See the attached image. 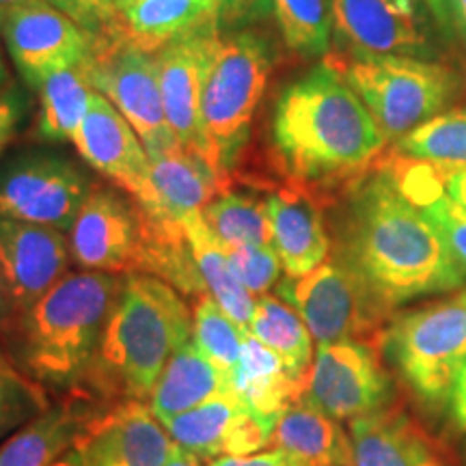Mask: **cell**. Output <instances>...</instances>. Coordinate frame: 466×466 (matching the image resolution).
I'll return each instance as SVG.
<instances>
[{"label":"cell","instance_id":"42","mask_svg":"<svg viewBox=\"0 0 466 466\" xmlns=\"http://www.w3.org/2000/svg\"><path fill=\"white\" fill-rule=\"evenodd\" d=\"M445 31L458 33L466 42V0H445Z\"/></svg>","mask_w":466,"mask_h":466},{"label":"cell","instance_id":"45","mask_svg":"<svg viewBox=\"0 0 466 466\" xmlns=\"http://www.w3.org/2000/svg\"><path fill=\"white\" fill-rule=\"evenodd\" d=\"M165 466H203V462L197 456H192L190 451L182 450V447H175L173 456L168 458Z\"/></svg>","mask_w":466,"mask_h":466},{"label":"cell","instance_id":"51","mask_svg":"<svg viewBox=\"0 0 466 466\" xmlns=\"http://www.w3.org/2000/svg\"><path fill=\"white\" fill-rule=\"evenodd\" d=\"M134 0H116V11H121V9H126L127 5H132Z\"/></svg>","mask_w":466,"mask_h":466},{"label":"cell","instance_id":"22","mask_svg":"<svg viewBox=\"0 0 466 466\" xmlns=\"http://www.w3.org/2000/svg\"><path fill=\"white\" fill-rule=\"evenodd\" d=\"M339 37L352 55H423L425 39L410 15H401L382 0H330Z\"/></svg>","mask_w":466,"mask_h":466},{"label":"cell","instance_id":"38","mask_svg":"<svg viewBox=\"0 0 466 466\" xmlns=\"http://www.w3.org/2000/svg\"><path fill=\"white\" fill-rule=\"evenodd\" d=\"M272 11V0H217V17L225 26H244Z\"/></svg>","mask_w":466,"mask_h":466},{"label":"cell","instance_id":"52","mask_svg":"<svg viewBox=\"0 0 466 466\" xmlns=\"http://www.w3.org/2000/svg\"><path fill=\"white\" fill-rule=\"evenodd\" d=\"M3 20H5V11L0 9V35H3Z\"/></svg>","mask_w":466,"mask_h":466},{"label":"cell","instance_id":"41","mask_svg":"<svg viewBox=\"0 0 466 466\" xmlns=\"http://www.w3.org/2000/svg\"><path fill=\"white\" fill-rule=\"evenodd\" d=\"M447 408H450V419L453 428H456L458 432H466V365L456 378V384H453L451 389Z\"/></svg>","mask_w":466,"mask_h":466},{"label":"cell","instance_id":"6","mask_svg":"<svg viewBox=\"0 0 466 466\" xmlns=\"http://www.w3.org/2000/svg\"><path fill=\"white\" fill-rule=\"evenodd\" d=\"M357 91L387 141H400L441 113L456 96L460 80L441 63L404 55L329 56Z\"/></svg>","mask_w":466,"mask_h":466},{"label":"cell","instance_id":"49","mask_svg":"<svg viewBox=\"0 0 466 466\" xmlns=\"http://www.w3.org/2000/svg\"><path fill=\"white\" fill-rule=\"evenodd\" d=\"M428 5L430 9H432L436 22H439L441 26H445V0H428Z\"/></svg>","mask_w":466,"mask_h":466},{"label":"cell","instance_id":"26","mask_svg":"<svg viewBox=\"0 0 466 466\" xmlns=\"http://www.w3.org/2000/svg\"><path fill=\"white\" fill-rule=\"evenodd\" d=\"M233 393L261 415L279 417L285 408L302 400L305 378L294 376L277 352L247 330L242 357L231 370Z\"/></svg>","mask_w":466,"mask_h":466},{"label":"cell","instance_id":"36","mask_svg":"<svg viewBox=\"0 0 466 466\" xmlns=\"http://www.w3.org/2000/svg\"><path fill=\"white\" fill-rule=\"evenodd\" d=\"M423 212L439 227L453 255L466 268V208L453 201L450 195H445L439 201H434L432 206L423 208Z\"/></svg>","mask_w":466,"mask_h":466},{"label":"cell","instance_id":"12","mask_svg":"<svg viewBox=\"0 0 466 466\" xmlns=\"http://www.w3.org/2000/svg\"><path fill=\"white\" fill-rule=\"evenodd\" d=\"M3 39L31 89H39L50 76L83 66L91 50V35L50 3L7 11Z\"/></svg>","mask_w":466,"mask_h":466},{"label":"cell","instance_id":"39","mask_svg":"<svg viewBox=\"0 0 466 466\" xmlns=\"http://www.w3.org/2000/svg\"><path fill=\"white\" fill-rule=\"evenodd\" d=\"M206 466H309L300 458L283 450H268L250 453V456H225L217 458Z\"/></svg>","mask_w":466,"mask_h":466},{"label":"cell","instance_id":"7","mask_svg":"<svg viewBox=\"0 0 466 466\" xmlns=\"http://www.w3.org/2000/svg\"><path fill=\"white\" fill-rule=\"evenodd\" d=\"M270 69V50L258 35H214L201 86V126L214 165L223 171L247 137Z\"/></svg>","mask_w":466,"mask_h":466},{"label":"cell","instance_id":"44","mask_svg":"<svg viewBox=\"0 0 466 466\" xmlns=\"http://www.w3.org/2000/svg\"><path fill=\"white\" fill-rule=\"evenodd\" d=\"M15 313L14 300H11L7 288H5L3 279H0V329L9 322V318Z\"/></svg>","mask_w":466,"mask_h":466},{"label":"cell","instance_id":"23","mask_svg":"<svg viewBox=\"0 0 466 466\" xmlns=\"http://www.w3.org/2000/svg\"><path fill=\"white\" fill-rule=\"evenodd\" d=\"M233 393L231 374L214 365L192 337L173 352L149 395V408L158 421H167L209 400Z\"/></svg>","mask_w":466,"mask_h":466},{"label":"cell","instance_id":"47","mask_svg":"<svg viewBox=\"0 0 466 466\" xmlns=\"http://www.w3.org/2000/svg\"><path fill=\"white\" fill-rule=\"evenodd\" d=\"M44 3H48V0H0V9L7 14L11 9L28 7V5H44Z\"/></svg>","mask_w":466,"mask_h":466},{"label":"cell","instance_id":"43","mask_svg":"<svg viewBox=\"0 0 466 466\" xmlns=\"http://www.w3.org/2000/svg\"><path fill=\"white\" fill-rule=\"evenodd\" d=\"M447 195L466 208V167H447Z\"/></svg>","mask_w":466,"mask_h":466},{"label":"cell","instance_id":"11","mask_svg":"<svg viewBox=\"0 0 466 466\" xmlns=\"http://www.w3.org/2000/svg\"><path fill=\"white\" fill-rule=\"evenodd\" d=\"M302 400L337 421H352L393 404L398 384L382 348L339 341L316 348Z\"/></svg>","mask_w":466,"mask_h":466},{"label":"cell","instance_id":"17","mask_svg":"<svg viewBox=\"0 0 466 466\" xmlns=\"http://www.w3.org/2000/svg\"><path fill=\"white\" fill-rule=\"evenodd\" d=\"M217 26L218 25H212L186 35L156 52L167 124L184 149L203 156L214 168L218 167L214 165L201 126V86L209 44H212L214 35H218Z\"/></svg>","mask_w":466,"mask_h":466},{"label":"cell","instance_id":"2","mask_svg":"<svg viewBox=\"0 0 466 466\" xmlns=\"http://www.w3.org/2000/svg\"><path fill=\"white\" fill-rule=\"evenodd\" d=\"M272 137L291 182L313 192L354 182L376 165L389 143L330 61L281 93Z\"/></svg>","mask_w":466,"mask_h":466},{"label":"cell","instance_id":"18","mask_svg":"<svg viewBox=\"0 0 466 466\" xmlns=\"http://www.w3.org/2000/svg\"><path fill=\"white\" fill-rule=\"evenodd\" d=\"M69 240L52 227L0 217V279L15 313L39 300L67 272Z\"/></svg>","mask_w":466,"mask_h":466},{"label":"cell","instance_id":"50","mask_svg":"<svg viewBox=\"0 0 466 466\" xmlns=\"http://www.w3.org/2000/svg\"><path fill=\"white\" fill-rule=\"evenodd\" d=\"M7 80V69H5V63H3V56H0V85Z\"/></svg>","mask_w":466,"mask_h":466},{"label":"cell","instance_id":"20","mask_svg":"<svg viewBox=\"0 0 466 466\" xmlns=\"http://www.w3.org/2000/svg\"><path fill=\"white\" fill-rule=\"evenodd\" d=\"M102 406L106 404L83 389L61 395L0 445V466H52L72 450Z\"/></svg>","mask_w":466,"mask_h":466},{"label":"cell","instance_id":"19","mask_svg":"<svg viewBox=\"0 0 466 466\" xmlns=\"http://www.w3.org/2000/svg\"><path fill=\"white\" fill-rule=\"evenodd\" d=\"M270 244L281 259L285 277H302L329 259L333 238L316 192L291 182L266 199Z\"/></svg>","mask_w":466,"mask_h":466},{"label":"cell","instance_id":"21","mask_svg":"<svg viewBox=\"0 0 466 466\" xmlns=\"http://www.w3.org/2000/svg\"><path fill=\"white\" fill-rule=\"evenodd\" d=\"M151 184H154L158 212L151 214L171 229L184 231V223L209 201L229 188L227 173L214 168L195 151L173 147L165 154L149 158Z\"/></svg>","mask_w":466,"mask_h":466},{"label":"cell","instance_id":"40","mask_svg":"<svg viewBox=\"0 0 466 466\" xmlns=\"http://www.w3.org/2000/svg\"><path fill=\"white\" fill-rule=\"evenodd\" d=\"M22 97L14 89L0 91V154L11 143L22 121Z\"/></svg>","mask_w":466,"mask_h":466},{"label":"cell","instance_id":"30","mask_svg":"<svg viewBox=\"0 0 466 466\" xmlns=\"http://www.w3.org/2000/svg\"><path fill=\"white\" fill-rule=\"evenodd\" d=\"M201 218L225 248L272 247L266 201L248 192H223L201 209Z\"/></svg>","mask_w":466,"mask_h":466},{"label":"cell","instance_id":"24","mask_svg":"<svg viewBox=\"0 0 466 466\" xmlns=\"http://www.w3.org/2000/svg\"><path fill=\"white\" fill-rule=\"evenodd\" d=\"M115 25L134 46L156 55L186 35L218 25L217 0H134L116 11Z\"/></svg>","mask_w":466,"mask_h":466},{"label":"cell","instance_id":"3","mask_svg":"<svg viewBox=\"0 0 466 466\" xmlns=\"http://www.w3.org/2000/svg\"><path fill=\"white\" fill-rule=\"evenodd\" d=\"M126 275L66 272L0 329L7 360L48 393L83 387Z\"/></svg>","mask_w":466,"mask_h":466},{"label":"cell","instance_id":"15","mask_svg":"<svg viewBox=\"0 0 466 466\" xmlns=\"http://www.w3.org/2000/svg\"><path fill=\"white\" fill-rule=\"evenodd\" d=\"M279 417L261 415L238 395H223L162 421L173 442L201 462L270 450Z\"/></svg>","mask_w":466,"mask_h":466},{"label":"cell","instance_id":"8","mask_svg":"<svg viewBox=\"0 0 466 466\" xmlns=\"http://www.w3.org/2000/svg\"><path fill=\"white\" fill-rule=\"evenodd\" d=\"M83 67L93 89L102 93L134 127L149 158L179 147L162 106L156 55L134 46L113 22L91 37Z\"/></svg>","mask_w":466,"mask_h":466},{"label":"cell","instance_id":"4","mask_svg":"<svg viewBox=\"0 0 466 466\" xmlns=\"http://www.w3.org/2000/svg\"><path fill=\"white\" fill-rule=\"evenodd\" d=\"M192 337V309L171 283L126 275L83 391L104 404L149 400L173 352Z\"/></svg>","mask_w":466,"mask_h":466},{"label":"cell","instance_id":"32","mask_svg":"<svg viewBox=\"0 0 466 466\" xmlns=\"http://www.w3.org/2000/svg\"><path fill=\"white\" fill-rule=\"evenodd\" d=\"M272 11L289 50L305 58L329 52L333 14L326 0H272Z\"/></svg>","mask_w":466,"mask_h":466},{"label":"cell","instance_id":"14","mask_svg":"<svg viewBox=\"0 0 466 466\" xmlns=\"http://www.w3.org/2000/svg\"><path fill=\"white\" fill-rule=\"evenodd\" d=\"M86 165L137 199L149 214L158 212L151 162L143 141L124 115L102 93H93L83 126L74 138Z\"/></svg>","mask_w":466,"mask_h":466},{"label":"cell","instance_id":"16","mask_svg":"<svg viewBox=\"0 0 466 466\" xmlns=\"http://www.w3.org/2000/svg\"><path fill=\"white\" fill-rule=\"evenodd\" d=\"M354 466H462L445 441L425 428L400 398L348 421Z\"/></svg>","mask_w":466,"mask_h":466},{"label":"cell","instance_id":"5","mask_svg":"<svg viewBox=\"0 0 466 466\" xmlns=\"http://www.w3.org/2000/svg\"><path fill=\"white\" fill-rule=\"evenodd\" d=\"M382 357L425 410L447 408L466 365V285L395 313L384 330Z\"/></svg>","mask_w":466,"mask_h":466},{"label":"cell","instance_id":"13","mask_svg":"<svg viewBox=\"0 0 466 466\" xmlns=\"http://www.w3.org/2000/svg\"><path fill=\"white\" fill-rule=\"evenodd\" d=\"M175 447L149 404L124 400L102 406L74 450L83 466H165Z\"/></svg>","mask_w":466,"mask_h":466},{"label":"cell","instance_id":"29","mask_svg":"<svg viewBox=\"0 0 466 466\" xmlns=\"http://www.w3.org/2000/svg\"><path fill=\"white\" fill-rule=\"evenodd\" d=\"M248 333L277 352L291 374L307 380L316 357V341L294 307L279 296H259Z\"/></svg>","mask_w":466,"mask_h":466},{"label":"cell","instance_id":"34","mask_svg":"<svg viewBox=\"0 0 466 466\" xmlns=\"http://www.w3.org/2000/svg\"><path fill=\"white\" fill-rule=\"evenodd\" d=\"M48 395L0 354V441H7L22 425L42 415L52 404Z\"/></svg>","mask_w":466,"mask_h":466},{"label":"cell","instance_id":"33","mask_svg":"<svg viewBox=\"0 0 466 466\" xmlns=\"http://www.w3.org/2000/svg\"><path fill=\"white\" fill-rule=\"evenodd\" d=\"M247 329L227 316L218 302L209 294H203L192 302V341L206 357L229 371L242 357Z\"/></svg>","mask_w":466,"mask_h":466},{"label":"cell","instance_id":"35","mask_svg":"<svg viewBox=\"0 0 466 466\" xmlns=\"http://www.w3.org/2000/svg\"><path fill=\"white\" fill-rule=\"evenodd\" d=\"M233 277L250 296H266L281 281V259L272 247H233L225 248Z\"/></svg>","mask_w":466,"mask_h":466},{"label":"cell","instance_id":"31","mask_svg":"<svg viewBox=\"0 0 466 466\" xmlns=\"http://www.w3.org/2000/svg\"><path fill=\"white\" fill-rule=\"evenodd\" d=\"M395 151L442 167H466V110L432 116L395 141Z\"/></svg>","mask_w":466,"mask_h":466},{"label":"cell","instance_id":"9","mask_svg":"<svg viewBox=\"0 0 466 466\" xmlns=\"http://www.w3.org/2000/svg\"><path fill=\"white\" fill-rule=\"evenodd\" d=\"M277 296L296 309L316 346L363 341L382 348L384 330L395 316L335 258L309 275L283 277L277 283Z\"/></svg>","mask_w":466,"mask_h":466},{"label":"cell","instance_id":"27","mask_svg":"<svg viewBox=\"0 0 466 466\" xmlns=\"http://www.w3.org/2000/svg\"><path fill=\"white\" fill-rule=\"evenodd\" d=\"M186 240H188L192 259L203 279L208 294L218 302V307L229 316L233 322L248 330L250 319L255 313L258 299L250 296L242 283L233 277L227 250L214 233L203 223L201 214H195L184 223Z\"/></svg>","mask_w":466,"mask_h":466},{"label":"cell","instance_id":"28","mask_svg":"<svg viewBox=\"0 0 466 466\" xmlns=\"http://www.w3.org/2000/svg\"><path fill=\"white\" fill-rule=\"evenodd\" d=\"M37 91L39 113L35 134L39 141L74 143L96 93L86 78L85 67L76 66L50 76Z\"/></svg>","mask_w":466,"mask_h":466},{"label":"cell","instance_id":"46","mask_svg":"<svg viewBox=\"0 0 466 466\" xmlns=\"http://www.w3.org/2000/svg\"><path fill=\"white\" fill-rule=\"evenodd\" d=\"M387 7H391L393 11H398L401 15H415V5L417 0H382Z\"/></svg>","mask_w":466,"mask_h":466},{"label":"cell","instance_id":"1","mask_svg":"<svg viewBox=\"0 0 466 466\" xmlns=\"http://www.w3.org/2000/svg\"><path fill=\"white\" fill-rule=\"evenodd\" d=\"M335 259L391 313L406 302L466 285V268L439 227L380 167L348 184L335 223Z\"/></svg>","mask_w":466,"mask_h":466},{"label":"cell","instance_id":"37","mask_svg":"<svg viewBox=\"0 0 466 466\" xmlns=\"http://www.w3.org/2000/svg\"><path fill=\"white\" fill-rule=\"evenodd\" d=\"M48 3L85 28L91 37L113 25L116 17V0H48Z\"/></svg>","mask_w":466,"mask_h":466},{"label":"cell","instance_id":"25","mask_svg":"<svg viewBox=\"0 0 466 466\" xmlns=\"http://www.w3.org/2000/svg\"><path fill=\"white\" fill-rule=\"evenodd\" d=\"M270 450H283L309 466H354L350 432L307 400L279 415Z\"/></svg>","mask_w":466,"mask_h":466},{"label":"cell","instance_id":"48","mask_svg":"<svg viewBox=\"0 0 466 466\" xmlns=\"http://www.w3.org/2000/svg\"><path fill=\"white\" fill-rule=\"evenodd\" d=\"M52 466H83V462H80V456H78V451H76L74 447H72V450L63 453V456L58 458L56 462L52 464Z\"/></svg>","mask_w":466,"mask_h":466},{"label":"cell","instance_id":"10","mask_svg":"<svg viewBox=\"0 0 466 466\" xmlns=\"http://www.w3.org/2000/svg\"><path fill=\"white\" fill-rule=\"evenodd\" d=\"M96 188L78 165L48 151H25L0 167V217L69 233Z\"/></svg>","mask_w":466,"mask_h":466}]
</instances>
